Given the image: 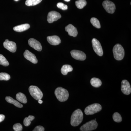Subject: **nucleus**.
<instances>
[{"instance_id": "nucleus-23", "label": "nucleus", "mask_w": 131, "mask_h": 131, "mask_svg": "<svg viewBox=\"0 0 131 131\" xmlns=\"http://www.w3.org/2000/svg\"><path fill=\"white\" fill-rule=\"evenodd\" d=\"M42 0H26L25 4L28 6H35L42 2Z\"/></svg>"}, {"instance_id": "nucleus-26", "label": "nucleus", "mask_w": 131, "mask_h": 131, "mask_svg": "<svg viewBox=\"0 0 131 131\" xmlns=\"http://www.w3.org/2000/svg\"><path fill=\"white\" fill-rule=\"evenodd\" d=\"M0 64L4 66H8L9 63L5 57L0 54Z\"/></svg>"}, {"instance_id": "nucleus-2", "label": "nucleus", "mask_w": 131, "mask_h": 131, "mask_svg": "<svg viewBox=\"0 0 131 131\" xmlns=\"http://www.w3.org/2000/svg\"><path fill=\"white\" fill-rule=\"evenodd\" d=\"M55 94L57 99L62 102L67 101L69 98V94L68 90L61 87L57 88L55 90Z\"/></svg>"}, {"instance_id": "nucleus-31", "label": "nucleus", "mask_w": 131, "mask_h": 131, "mask_svg": "<svg viewBox=\"0 0 131 131\" xmlns=\"http://www.w3.org/2000/svg\"><path fill=\"white\" fill-rule=\"evenodd\" d=\"M45 130L44 128L43 127L41 126H38L35 127L34 129V131H44Z\"/></svg>"}, {"instance_id": "nucleus-4", "label": "nucleus", "mask_w": 131, "mask_h": 131, "mask_svg": "<svg viewBox=\"0 0 131 131\" xmlns=\"http://www.w3.org/2000/svg\"><path fill=\"white\" fill-rule=\"evenodd\" d=\"M102 110V106L98 103H94L87 106L84 110V113L87 115L95 114Z\"/></svg>"}, {"instance_id": "nucleus-21", "label": "nucleus", "mask_w": 131, "mask_h": 131, "mask_svg": "<svg viewBox=\"0 0 131 131\" xmlns=\"http://www.w3.org/2000/svg\"><path fill=\"white\" fill-rule=\"evenodd\" d=\"M16 99L20 102L23 103L27 102V99L24 94L21 93H19L16 95Z\"/></svg>"}, {"instance_id": "nucleus-16", "label": "nucleus", "mask_w": 131, "mask_h": 131, "mask_svg": "<svg viewBox=\"0 0 131 131\" xmlns=\"http://www.w3.org/2000/svg\"><path fill=\"white\" fill-rule=\"evenodd\" d=\"M47 39L49 43L52 45H57L61 43L60 38L57 35L47 37Z\"/></svg>"}, {"instance_id": "nucleus-28", "label": "nucleus", "mask_w": 131, "mask_h": 131, "mask_svg": "<svg viewBox=\"0 0 131 131\" xmlns=\"http://www.w3.org/2000/svg\"><path fill=\"white\" fill-rule=\"evenodd\" d=\"M11 77L9 75L6 73H0V80H5V81H8L10 80Z\"/></svg>"}, {"instance_id": "nucleus-1", "label": "nucleus", "mask_w": 131, "mask_h": 131, "mask_svg": "<svg viewBox=\"0 0 131 131\" xmlns=\"http://www.w3.org/2000/svg\"><path fill=\"white\" fill-rule=\"evenodd\" d=\"M83 113L82 110L77 109L74 111L71 118L70 124L72 126L75 127L81 123L83 119Z\"/></svg>"}, {"instance_id": "nucleus-32", "label": "nucleus", "mask_w": 131, "mask_h": 131, "mask_svg": "<svg viewBox=\"0 0 131 131\" xmlns=\"http://www.w3.org/2000/svg\"><path fill=\"white\" fill-rule=\"evenodd\" d=\"M5 119V116L3 114H0V122H2Z\"/></svg>"}, {"instance_id": "nucleus-7", "label": "nucleus", "mask_w": 131, "mask_h": 131, "mask_svg": "<svg viewBox=\"0 0 131 131\" xmlns=\"http://www.w3.org/2000/svg\"><path fill=\"white\" fill-rule=\"evenodd\" d=\"M92 46L94 51L99 56H102L103 51L100 42L97 39L93 38L92 40Z\"/></svg>"}, {"instance_id": "nucleus-3", "label": "nucleus", "mask_w": 131, "mask_h": 131, "mask_svg": "<svg viewBox=\"0 0 131 131\" xmlns=\"http://www.w3.org/2000/svg\"><path fill=\"white\" fill-rule=\"evenodd\" d=\"M113 53L114 58L117 61L122 60L125 56L124 49L119 44H117L114 46L113 48Z\"/></svg>"}, {"instance_id": "nucleus-33", "label": "nucleus", "mask_w": 131, "mask_h": 131, "mask_svg": "<svg viewBox=\"0 0 131 131\" xmlns=\"http://www.w3.org/2000/svg\"><path fill=\"white\" fill-rule=\"evenodd\" d=\"M38 101V102L39 103V104H42L43 102V101L41 100V99H39Z\"/></svg>"}, {"instance_id": "nucleus-27", "label": "nucleus", "mask_w": 131, "mask_h": 131, "mask_svg": "<svg viewBox=\"0 0 131 131\" xmlns=\"http://www.w3.org/2000/svg\"><path fill=\"white\" fill-rule=\"evenodd\" d=\"M113 118L115 122H118V123L121 122L122 121V117L118 113H114L113 114Z\"/></svg>"}, {"instance_id": "nucleus-19", "label": "nucleus", "mask_w": 131, "mask_h": 131, "mask_svg": "<svg viewBox=\"0 0 131 131\" xmlns=\"http://www.w3.org/2000/svg\"><path fill=\"white\" fill-rule=\"evenodd\" d=\"M73 70V68L70 65L66 64L63 65L61 69V72L63 75H66L68 73L71 72Z\"/></svg>"}, {"instance_id": "nucleus-5", "label": "nucleus", "mask_w": 131, "mask_h": 131, "mask_svg": "<svg viewBox=\"0 0 131 131\" xmlns=\"http://www.w3.org/2000/svg\"><path fill=\"white\" fill-rule=\"evenodd\" d=\"M29 91L33 98L37 100H38L43 98V93L40 89L38 87L31 86L29 87Z\"/></svg>"}, {"instance_id": "nucleus-22", "label": "nucleus", "mask_w": 131, "mask_h": 131, "mask_svg": "<svg viewBox=\"0 0 131 131\" xmlns=\"http://www.w3.org/2000/svg\"><path fill=\"white\" fill-rule=\"evenodd\" d=\"M75 5L78 9L83 8L87 5L86 0H78L75 2Z\"/></svg>"}, {"instance_id": "nucleus-10", "label": "nucleus", "mask_w": 131, "mask_h": 131, "mask_svg": "<svg viewBox=\"0 0 131 131\" xmlns=\"http://www.w3.org/2000/svg\"><path fill=\"white\" fill-rule=\"evenodd\" d=\"M121 91L123 94L126 95H129L131 93L130 84L128 81L124 80L121 82Z\"/></svg>"}, {"instance_id": "nucleus-29", "label": "nucleus", "mask_w": 131, "mask_h": 131, "mask_svg": "<svg viewBox=\"0 0 131 131\" xmlns=\"http://www.w3.org/2000/svg\"><path fill=\"white\" fill-rule=\"evenodd\" d=\"M57 7L63 10H66L68 9V7L67 5H65L62 3L59 2L57 4Z\"/></svg>"}, {"instance_id": "nucleus-36", "label": "nucleus", "mask_w": 131, "mask_h": 131, "mask_svg": "<svg viewBox=\"0 0 131 131\" xmlns=\"http://www.w3.org/2000/svg\"><path fill=\"white\" fill-rule=\"evenodd\" d=\"M15 1H19V0H15Z\"/></svg>"}, {"instance_id": "nucleus-25", "label": "nucleus", "mask_w": 131, "mask_h": 131, "mask_svg": "<svg viewBox=\"0 0 131 131\" xmlns=\"http://www.w3.org/2000/svg\"><path fill=\"white\" fill-rule=\"evenodd\" d=\"M90 22L96 28H101V25L100 21L97 18H91L90 19Z\"/></svg>"}, {"instance_id": "nucleus-9", "label": "nucleus", "mask_w": 131, "mask_h": 131, "mask_svg": "<svg viewBox=\"0 0 131 131\" xmlns=\"http://www.w3.org/2000/svg\"><path fill=\"white\" fill-rule=\"evenodd\" d=\"M71 56L79 61H83L86 58V56L83 52L77 50H73L71 51Z\"/></svg>"}, {"instance_id": "nucleus-34", "label": "nucleus", "mask_w": 131, "mask_h": 131, "mask_svg": "<svg viewBox=\"0 0 131 131\" xmlns=\"http://www.w3.org/2000/svg\"><path fill=\"white\" fill-rule=\"evenodd\" d=\"M64 1L66 2H69L70 0H64Z\"/></svg>"}, {"instance_id": "nucleus-18", "label": "nucleus", "mask_w": 131, "mask_h": 131, "mask_svg": "<svg viewBox=\"0 0 131 131\" xmlns=\"http://www.w3.org/2000/svg\"><path fill=\"white\" fill-rule=\"evenodd\" d=\"M6 100L8 103L13 104L15 106L21 108L23 107V105L21 103H20L18 101L15 100L13 98L10 96H7L6 98Z\"/></svg>"}, {"instance_id": "nucleus-35", "label": "nucleus", "mask_w": 131, "mask_h": 131, "mask_svg": "<svg viewBox=\"0 0 131 131\" xmlns=\"http://www.w3.org/2000/svg\"><path fill=\"white\" fill-rule=\"evenodd\" d=\"M9 41V40H8V39H6V40H5V42H7V41Z\"/></svg>"}, {"instance_id": "nucleus-8", "label": "nucleus", "mask_w": 131, "mask_h": 131, "mask_svg": "<svg viewBox=\"0 0 131 131\" xmlns=\"http://www.w3.org/2000/svg\"><path fill=\"white\" fill-rule=\"evenodd\" d=\"M102 6L106 11L109 13H114L115 11L116 8L115 5L112 2L108 0H106L103 2Z\"/></svg>"}, {"instance_id": "nucleus-15", "label": "nucleus", "mask_w": 131, "mask_h": 131, "mask_svg": "<svg viewBox=\"0 0 131 131\" xmlns=\"http://www.w3.org/2000/svg\"><path fill=\"white\" fill-rule=\"evenodd\" d=\"M65 30L68 34L70 36L73 37H76L78 34V31L77 28L71 24H69L65 27Z\"/></svg>"}, {"instance_id": "nucleus-17", "label": "nucleus", "mask_w": 131, "mask_h": 131, "mask_svg": "<svg viewBox=\"0 0 131 131\" xmlns=\"http://www.w3.org/2000/svg\"><path fill=\"white\" fill-rule=\"evenodd\" d=\"M30 28V25L29 24H26L14 27L13 28V30L17 32H22L27 30Z\"/></svg>"}, {"instance_id": "nucleus-14", "label": "nucleus", "mask_w": 131, "mask_h": 131, "mask_svg": "<svg viewBox=\"0 0 131 131\" xmlns=\"http://www.w3.org/2000/svg\"><path fill=\"white\" fill-rule=\"evenodd\" d=\"M3 46L11 52H15L16 50V45L15 42L12 41H8L3 43Z\"/></svg>"}, {"instance_id": "nucleus-6", "label": "nucleus", "mask_w": 131, "mask_h": 131, "mask_svg": "<svg viewBox=\"0 0 131 131\" xmlns=\"http://www.w3.org/2000/svg\"><path fill=\"white\" fill-rule=\"evenodd\" d=\"M98 124L95 120H93L82 126L80 128L81 131H91L94 130L97 128Z\"/></svg>"}, {"instance_id": "nucleus-30", "label": "nucleus", "mask_w": 131, "mask_h": 131, "mask_svg": "<svg viewBox=\"0 0 131 131\" xmlns=\"http://www.w3.org/2000/svg\"><path fill=\"white\" fill-rule=\"evenodd\" d=\"M13 129L15 131H21L22 130V126L21 124L17 123L14 125Z\"/></svg>"}, {"instance_id": "nucleus-13", "label": "nucleus", "mask_w": 131, "mask_h": 131, "mask_svg": "<svg viewBox=\"0 0 131 131\" xmlns=\"http://www.w3.org/2000/svg\"><path fill=\"white\" fill-rule=\"evenodd\" d=\"M24 56L27 60L30 61L34 64H37L38 63V60L36 56L28 50H26L24 52Z\"/></svg>"}, {"instance_id": "nucleus-24", "label": "nucleus", "mask_w": 131, "mask_h": 131, "mask_svg": "<svg viewBox=\"0 0 131 131\" xmlns=\"http://www.w3.org/2000/svg\"><path fill=\"white\" fill-rule=\"evenodd\" d=\"M35 118L34 116L32 115H30L28 117L25 118L24 121V125L26 126H28L31 124V122Z\"/></svg>"}, {"instance_id": "nucleus-20", "label": "nucleus", "mask_w": 131, "mask_h": 131, "mask_svg": "<svg viewBox=\"0 0 131 131\" xmlns=\"http://www.w3.org/2000/svg\"><path fill=\"white\" fill-rule=\"evenodd\" d=\"M90 83L93 87L98 88L102 85V82L99 78L94 77L91 78L90 80Z\"/></svg>"}, {"instance_id": "nucleus-11", "label": "nucleus", "mask_w": 131, "mask_h": 131, "mask_svg": "<svg viewBox=\"0 0 131 131\" xmlns=\"http://www.w3.org/2000/svg\"><path fill=\"white\" fill-rule=\"evenodd\" d=\"M61 18V14L58 12L52 11L49 12L47 15V20L49 23L56 21Z\"/></svg>"}, {"instance_id": "nucleus-12", "label": "nucleus", "mask_w": 131, "mask_h": 131, "mask_svg": "<svg viewBox=\"0 0 131 131\" xmlns=\"http://www.w3.org/2000/svg\"><path fill=\"white\" fill-rule=\"evenodd\" d=\"M28 43L29 45L36 50L39 51H42V45L40 42L36 40V39L33 38L30 39L28 40Z\"/></svg>"}]
</instances>
